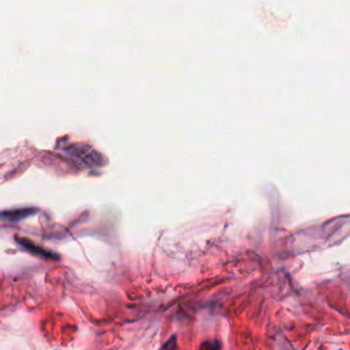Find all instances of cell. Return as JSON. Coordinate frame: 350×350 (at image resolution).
Instances as JSON below:
<instances>
[{"label": "cell", "instance_id": "cell-1", "mask_svg": "<svg viewBox=\"0 0 350 350\" xmlns=\"http://www.w3.org/2000/svg\"><path fill=\"white\" fill-rule=\"evenodd\" d=\"M16 240L24 249H26L28 253L32 254L35 257L46 259V260H59L60 259V255L59 254H57V253H55L53 251L46 249V248H44L42 246H39L36 243H34L31 240H29L28 238L16 237Z\"/></svg>", "mask_w": 350, "mask_h": 350}, {"label": "cell", "instance_id": "cell-2", "mask_svg": "<svg viewBox=\"0 0 350 350\" xmlns=\"http://www.w3.org/2000/svg\"><path fill=\"white\" fill-rule=\"evenodd\" d=\"M35 211L33 209H20V210H13L8 212L0 213V219L10 221V222H17L22 219H25L31 215H33Z\"/></svg>", "mask_w": 350, "mask_h": 350}, {"label": "cell", "instance_id": "cell-3", "mask_svg": "<svg viewBox=\"0 0 350 350\" xmlns=\"http://www.w3.org/2000/svg\"><path fill=\"white\" fill-rule=\"evenodd\" d=\"M219 346L218 341H206L202 344L201 350H219Z\"/></svg>", "mask_w": 350, "mask_h": 350}, {"label": "cell", "instance_id": "cell-4", "mask_svg": "<svg viewBox=\"0 0 350 350\" xmlns=\"http://www.w3.org/2000/svg\"><path fill=\"white\" fill-rule=\"evenodd\" d=\"M161 350H178L177 347V341H176V337L172 336L161 348Z\"/></svg>", "mask_w": 350, "mask_h": 350}]
</instances>
